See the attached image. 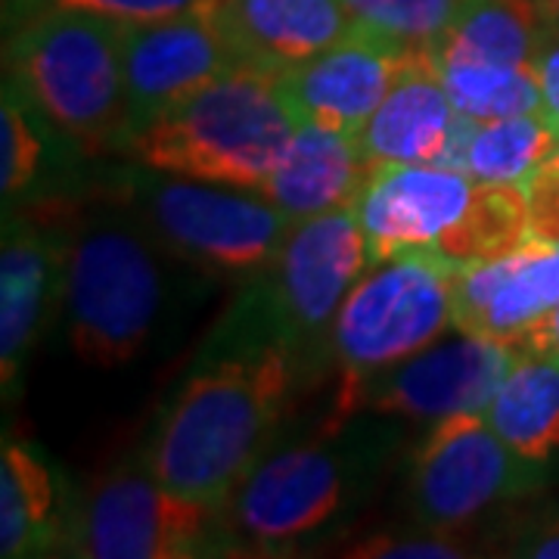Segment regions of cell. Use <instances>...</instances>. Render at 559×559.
<instances>
[{"instance_id": "8", "label": "cell", "mask_w": 559, "mask_h": 559, "mask_svg": "<svg viewBox=\"0 0 559 559\" xmlns=\"http://www.w3.org/2000/svg\"><path fill=\"white\" fill-rule=\"evenodd\" d=\"M367 264L370 246L352 205L296 221L264 274L271 342L293 355L320 345Z\"/></svg>"}, {"instance_id": "33", "label": "cell", "mask_w": 559, "mask_h": 559, "mask_svg": "<svg viewBox=\"0 0 559 559\" xmlns=\"http://www.w3.org/2000/svg\"><path fill=\"white\" fill-rule=\"evenodd\" d=\"M520 554L535 559H559V516L554 522H547L544 528H538L532 538L525 540V547H522Z\"/></svg>"}, {"instance_id": "6", "label": "cell", "mask_w": 559, "mask_h": 559, "mask_svg": "<svg viewBox=\"0 0 559 559\" xmlns=\"http://www.w3.org/2000/svg\"><path fill=\"white\" fill-rule=\"evenodd\" d=\"M448 261L407 252L373 264L345 296L330 326V352L348 373L342 407H355L364 380L429 348L454 323Z\"/></svg>"}, {"instance_id": "11", "label": "cell", "mask_w": 559, "mask_h": 559, "mask_svg": "<svg viewBox=\"0 0 559 559\" xmlns=\"http://www.w3.org/2000/svg\"><path fill=\"white\" fill-rule=\"evenodd\" d=\"M342 500L345 466L336 451L301 444L259 460L218 520L252 547H283L326 525Z\"/></svg>"}, {"instance_id": "10", "label": "cell", "mask_w": 559, "mask_h": 559, "mask_svg": "<svg viewBox=\"0 0 559 559\" xmlns=\"http://www.w3.org/2000/svg\"><path fill=\"white\" fill-rule=\"evenodd\" d=\"M520 358L516 345L463 333L460 340L429 352L423 348L364 380L355 392V404L426 423L454 414H481Z\"/></svg>"}, {"instance_id": "14", "label": "cell", "mask_w": 559, "mask_h": 559, "mask_svg": "<svg viewBox=\"0 0 559 559\" xmlns=\"http://www.w3.org/2000/svg\"><path fill=\"white\" fill-rule=\"evenodd\" d=\"M414 53L355 28L318 57L277 72V87L299 121L358 138Z\"/></svg>"}, {"instance_id": "3", "label": "cell", "mask_w": 559, "mask_h": 559, "mask_svg": "<svg viewBox=\"0 0 559 559\" xmlns=\"http://www.w3.org/2000/svg\"><path fill=\"white\" fill-rule=\"evenodd\" d=\"M10 84L35 116L84 153L124 150L131 140L121 22L44 7L7 44Z\"/></svg>"}, {"instance_id": "22", "label": "cell", "mask_w": 559, "mask_h": 559, "mask_svg": "<svg viewBox=\"0 0 559 559\" xmlns=\"http://www.w3.org/2000/svg\"><path fill=\"white\" fill-rule=\"evenodd\" d=\"M557 150L559 134L540 112L495 121L460 116L439 165L476 180L522 183Z\"/></svg>"}, {"instance_id": "5", "label": "cell", "mask_w": 559, "mask_h": 559, "mask_svg": "<svg viewBox=\"0 0 559 559\" xmlns=\"http://www.w3.org/2000/svg\"><path fill=\"white\" fill-rule=\"evenodd\" d=\"M131 205L162 252L224 277H264L293 221L261 190L215 180L143 175Z\"/></svg>"}, {"instance_id": "16", "label": "cell", "mask_w": 559, "mask_h": 559, "mask_svg": "<svg viewBox=\"0 0 559 559\" xmlns=\"http://www.w3.org/2000/svg\"><path fill=\"white\" fill-rule=\"evenodd\" d=\"M451 296L460 333L516 345L559 301V246L532 240L503 259L457 267Z\"/></svg>"}, {"instance_id": "1", "label": "cell", "mask_w": 559, "mask_h": 559, "mask_svg": "<svg viewBox=\"0 0 559 559\" xmlns=\"http://www.w3.org/2000/svg\"><path fill=\"white\" fill-rule=\"evenodd\" d=\"M293 352L261 345L215 360L180 389L146 448V466L175 495L221 513L255 469L293 389Z\"/></svg>"}, {"instance_id": "15", "label": "cell", "mask_w": 559, "mask_h": 559, "mask_svg": "<svg viewBox=\"0 0 559 559\" xmlns=\"http://www.w3.org/2000/svg\"><path fill=\"white\" fill-rule=\"evenodd\" d=\"M75 215H47L7 221L0 252V380L10 389L35 348L53 299H62L66 252Z\"/></svg>"}, {"instance_id": "21", "label": "cell", "mask_w": 559, "mask_h": 559, "mask_svg": "<svg viewBox=\"0 0 559 559\" xmlns=\"http://www.w3.org/2000/svg\"><path fill=\"white\" fill-rule=\"evenodd\" d=\"M69 510L50 466L20 441L0 451V557H40L62 547Z\"/></svg>"}, {"instance_id": "35", "label": "cell", "mask_w": 559, "mask_h": 559, "mask_svg": "<svg viewBox=\"0 0 559 559\" xmlns=\"http://www.w3.org/2000/svg\"><path fill=\"white\" fill-rule=\"evenodd\" d=\"M540 7H544V13L550 16V22L559 28V0H538Z\"/></svg>"}, {"instance_id": "31", "label": "cell", "mask_w": 559, "mask_h": 559, "mask_svg": "<svg viewBox=\"0 0 559 559\" xmlns=\"http://www.w3.org/2000/svg\"><path fill=\"white\" fill-rule=\"evenodd\" d=\"M535 69L540 81V116L550 121V128L559 134V38L540 53Z\"/></svg>"}, {"instance_id": "25", "label": "cell", "mask_w": 559, "mask_h": 559, "mask_svg": "<svg viewBox=\"0 0 559 559\" xmlns=\"http://www.w3.org/2000/svg\"><path fill=\"white\" fill-rule=\"evenodd\" d=\"M436 66L460 116L495 121L540 112V81L535 66H488V62H436Z\"/></svg>"}, {"instance_id": "4", "label": "cell", "mask_w": 559, "mask_h": 559, "mask_svg": "<svg viewBox=\"0 0 559 559\" xmlns=\"http://www.w3.org/2000/svg\"><path fill=\"white\" fill-rule=\"evenodd\" d=\"M159 252L138 215H75L62 305L72 352L84 364L109 370L143 352L165 299Z\"/></svg>"}, {"instance_id": "2", "label": "cell", "mask_w": 559, "mask_h": 559, "mask_svg": "<svg viewBox=\"0 0 559 559\" xmlns=\"http://www.w3.org/2000/svg\"><path fill=\"white\" fill-rule=\"evenodd\" d=\"M299 124L274 72L237 66L168 106L124 150L150 171L259 190Z\"/></svg>"}, {"instance_id": "30", "label": "cell", "mask_w": 559, "mask_h": 559, "mask_svg": "<svg viewBox=\"0 0 559 559\" xmlns=\"http://www.w3.org/2000/svg\"><path fill=\"white\" fill-rule=\"evenodd\" d=\"M212 0H50V7H72V10H87L100 13L119 22H153L171 20L180 13H193L209 7Z\"/></svg>"}, {"instance_id": "18", "label": "cell", "mask_w": 559, "mask_h": 559, "mask_svg": "<svg viewBox=\"0 0 559 559\" xmlns=\"http://www.w3.org/2000/svg\"><path fill=\"white\" fill-rule=\"evenodd\" d=\"M457 119L460 112L448 97L432 53L417 50L355 140L370 168L439 165Z\"/></svg>"}, {"instance_id": "19", "label": "cell", "mask_w": 559, "mask_h": 559, "mask_svg": "<svg viewBox=\"0 0 559 559\" xmlns=\"http://www.w3.org/2000/svg\"><path fill=\"white\" fill-rule=\"evenodd\" d=\"M367 175L370 162L352 134L301 121L289 150L259 190L296 224L355 205Z\"/></svg>"}, {"instance_id": "13", "label": "cell", "mask_w": 559, "mask_h": 559, "mask_svg": "<svg viewBox=\"0 0 559 559\" xmlns=\"http://www.w3.org/2000/svg\"><path fill=\"white\" fill-rule=\"evenodd\" d=\"M131 138L197 87L242 66L202 7L171 20L121 22Z\"/></svg>"}, {"instance_id": "29", "label": "cell", "mask_w": 559, "mask_h": 559, "mask_svg": "<svg viewBox=\"0 0 559 559\" xmlns=\"http://www.w3.org/2000/svg\"><path fill=\"white\" fill-rule=\"evenodd\" d=\"M528 202V227L532 240L559 246V153L544 159L522 180Z\"/></svg>"}, {"instance_id": "24", "label": "cell", "mask_w": 559, "mask_h": 559, "mask_svg": "<svg viewBox=\"0 0 559 559\" xmlns=\"http://www.w3.org/2000/svg\"><path fill=\"white\" fill-rule=\"evenodd\" d=\"M532 242L528 202L522 183L481 180L476 202L457 230L441 242L436 259L451 267H466L479 261H495Z\"/></svg>"}, {"instance_id": "7", "label": "cell", "mask_w": 559, "mask_h": 559, "mask_svg": "<svg viewBox=\"0 0 559 559\" xmlns=\"http://www.w3.org/2000/svg\"><path fill=\"white\" fill-rule=\"evenodd\" d=\"M218 513L165 488L150 466H119L69 510L62 547L91 559H183L209 554Z\"/></svg>"}, {"instance_id": "36", "label": "cell", "mask_w": 559, "mask_h": 559, "mask_svg": "<svg viewBox=\"0 0 559 559\" xmlns=\"http://www.w3.org/2000/svg\"><path fill=\"white\" fill-rule=\"evenodd\" d=\"M557 153H559V150H557Z\"/></svg>"}, {"instance_id": "32", "label": "cell", "mask_w": 559, "mask_h": 559, "mask_svg": "<svg viewBox=\"0 0 559 559\" xmlns=\"http://www.w3.org/2000/svg\"><path fill=\"white\" fill-rule=\"evenodd\" d=\"M516 348L522 355H554V358H559V301L522 333Z\"/></svg>"}, {"instance_id": "17", "label": "cell", "mask_w": 559, "mask_h": 559, "mask_svg": "<svg viewBox=\"0 0 559 559\" xmlns=\"http://www.w3.org/2000/svg\"><path fill=\"white\" fill-rule=\"evenodd\" d=\"M205 10L242 66L274 75L355 32L342 0H212Z\"/></svg>"}, {"instance_id": "20", "label": "cell", "mask_w": 559, "mask_h": 559, "mask_svg": "<svg viewBox=\"0 0 559 559\" xmlns=\"http://www.w3.org/2000/svg\"><path fill=\"white\" fill-rule=\"evenodd\" d=\"M557 38L559 28L538 0H463L429 53L436 62L538 66Z\"/></svg>"}, {"instance_id": "27", "label": "cell", "mask_w": 559, "mask_h": 559, "mask_svg": "<svg viewBox=\"0 0 559 559\" xmlns=\"http://www.w3.org/2000/svg\"><path fill=\"white\" fill-rule=\"evenodd\" d=\"M0 190L3 200L20 197L22 190H28L40 171L44 159V143L35 131V121L25 112V100L20 91L7 81L3 84V106H0Z\"/></svg>"}, {"instance_id": "26", "label": "cell", "mask_w": 559, "mask_h": 559, "mask_svg": "<svg viewBox=\"0 0 559 559\" xmlns=\"http://www.w3.org/2000/svg\"><path fill=\"white\" fill-rule=\"evenodd\" d=\"M355 28L399 44L404 50H432L457 16L463 0H342Z\"/></svg>"}, {"instance_id": "34", "label": "cell", "mask_w": 559, "mask_h": 559, "mask_svg": "<svg viewBox=\"0 0 559 559\" xmlns=\"http://www.w3.org/2000/svg\"><path fill=\"white\" fill-rule=\"evenodd\" d=\"M44 7H50V0H7V20L13 16L16 22H25Z\"/></svg>"}, {"instance_id": "12", "label": "cell", "mask_w": 559, "mask_h": 559, "mask_svg": "<svg viewBox=\"0 0 559 559\" xmlns=\"http://www.w3.org/2000/svg\"><path fill=\"white\" fill-rule=\"evenodd\" d=\"M481 180L441 165H373L355 200L370 264L426 252L439 246L469 215Z\"/></svg>"}, {"instance_id": "23", "label": "cell", "mask_w": 559, "mask_h": 559, "mask_svg": "<svg viewBox=\"0 0 559 559\" xmlns=\"http://www.w3.org/2000/svg\"><path fill=\"white\" fill-rule=\"evenodd\" d=\"M481 417L522 460L554 457L559 451V358L522 355Z\"/></svg>"}, {"instance_id": "28", "label": "cell", "mask_w": 559, "mask_h": 559, "mask_svg": "<svg viewBox=\"0 0 559 559\" xmlns=\"http://www.w3.org/2000/svg\"><path fill=\"white\" fill-rule=\"evenodd\" d=\"M342 557L348 559H457L469 557L457 528H436L417 535H377L358 540Z\"/></svg>"}, {"instance_id": "9", "label": "cell", "mask_w": 559, "mask_h": 559, "mask_svg": "<svg viewBox=\"0 0 559 559\" xmlns=\"http://www.w3.org/2000/svg\"><path fill=\"white\" fill-rule=\"evenodd\" d=\"M535 463L513 454L481 414L439 419L411 463V507L426 528H460L535 488Z\"/></svg>"}]
</instances>
